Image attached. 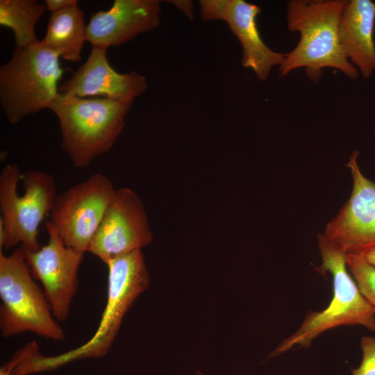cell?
I'll return each instance as SVG.
<instances>
[{"mask_svg":"<svg viewBox=\"0 0 375 375\" xmlns=\"http://www.w3.org/2000/svg\"><path fill=\"white\" fill-rule=\"evenodd\" d=\"M347 0H292L287 3L286 21L290 31L297 32L299 40L285 53L279 67L285 76L305 68L307 77L317 81L324 69L340 70L351 80L358 70L346 58L339 39V25Z\"/></svg>","mask_w":375,"mask_h":375,"instance_id":"obj_1","label":"cell"},{"mask_svg":"<svg viewBox=\"0 0 375 375\" xmlns=\"http://www.w3.org/2000/svg\"><path fill=\"white\" fill-rule=\"evenodd\" d=\"M106 265L107 300L94 335L85 343L62 354L46 356L37 352L27 365L31 374L51 371L81 359L102 358L109 352L126 313L148 288L150 279L141 250L117 256Z\"/></svg>","mask_w":375,"mask_h":375,"instance_id":"obj_2","label":"cell"},{"mask_svg":"<svg viewBox=\"0 0 375 375\" xmlns=\"http://www.w3.org/2000/svg\"><path fill=\"white\" fill-rule=\"evenodd\" d=\"M322 264L316 267L321 274L332 276L333 296L328 306L321 311H309L300 327L283 340L271 356L285 353L294 347H310L324 332L335 327L361 325L375 332V305L360 292L348 271L347 253L324 234L318 235Z\"/></svg>","mask_w":375,"mask_h":375,"instance_id":"obj_3","label":"cell"},{"mask_svg":"<svg viewBox=\"0 0 375 375\" xmlns=\"http://www.w3.org/2000/svg\"><path fill=\"white\" fill-rule=\"evenodd\" d=\"M132 104L106 97L60 94L50 109L59 122L61 148L74 166L86 167L112 149Z\"/></svg>","mask_w":375,"mask_h":375,"instance_id":"obj_4","label":"cell"},{"mask_svg":"<svg viewBox=\"0 0 375 375\" xmlns=\"http://www.w3.org/2000/svg\"><path fill=\"white\" fill-rule=\"evenodd\" d=\"M57 194L51 174L39 170L22 174L15 164L3 167L0 174V249L19 244L29 251L40 249L39 226L50 214Z\"/></svg>","mask_w":375,"mask_h":375,"instance_id":"obj_5","label":"cell"},{"mask_svg":"<svg viewBox=\"0 0 375 375\" xmlns=\"http://www.w3.org/2000/svg\"><path fill=\"white\" fill-rule=\"evenodd\" d=\"M59 60L40 41L28 48L16 47L0 67V103L11 124L51 108L60 94L58 83L65 72Z\"/></svg>","mask_w":375,"mask_h":375,"instance_id":"obj_6","label":"cell"},{"mask_svg":"<svg viewBox=\"0 0 375 375\" xmlns=\"http://www.w3.org/2000/svg\"><path fill=\"white\" fill-rule=\"evenodd\" d=\"M0 331L9 338L31 333L62 341L65 331L35 282L21 247L9 255L0 250Z\"/></svg>","mask_w":375,"mask_h":375,"instance_id":"obj_7","label":"cell"},{"mask_svg":"<svg viewBox=\"0 0 375 375\" xmlns=\"http://www.w3.org/2000/svg\"><path fill=\"white\" fill-rule=\"evenodd\" d=\"M115 190L106 175L96 173L90 176L57 194L46 225L67 247L88 252Z\"/></svg>","mask_w":375,"mask_h":375,"instance_id":"obj_8","label":"cell"},{"mask_svg":"<svg viewBox=\"0 0 375 375\" xmlns=\"http://www.w3.org/2000/svg\"><path fill=\"white\" fill-rule=\"evenodd\" d=\"M153 236L142 199L128 188L116 189L88 250L106 263L141 250Z\"/></svg>","mask_w":375,"mask_h":375,"instance_id":"obj_9","label":"cell"},{"mask_svg":"<svg viewBox=\"0 0 375 375\" xmlns=\"http://www.w3.org/2000/svg\"><path fill=\"white\" fill-rule=\"evenodd\" d=\"M46 228V245L37 251L21 247L33 276L42 285L54 317L62 322L69 315L78 290V272L85 253L67 247L50 226Z\"/></svg>","mask_w":375,"mask_h":375,"instance_id":"obj_10","label":"cell"},{"mask_svg":"<svg viewBox=\"0 0 375 375\" xmlns=\"http://www.w3.org/2000/svg\"><path fill=\"white\" fill-rule=\"evenodd\" d=\"M354 151L346 166L351 170V196L326 225L324 235L347 253H363L375 247V182L361 172Z\"/></svg>","mask_w":375,"mask_h":375,"instance_id":"obj_11","label":"cell"},{"mask_svg":"<svg viewBox=\"0 0 375 375\" xmlns=\"http://www.w3.org/2000/svg\"><path fill=\"white\" fill-rule=\"evenodd\" d=\"M203 20L226 22L239 40L242 65L250 68L260 81L267 79L272 69L283 63L285 53L271 49L262 40L256 19L260 8L244 0H201Z\"/></svg>","mask_w":375,"mask_h":375,"instance_id":"obj_12","label":"cell"},{"mask_svg":"<svg viewBox=\"0 0 375 375\" xmlns=\"http://www.w3.org/2000/svg\"><path fill=\"white\" fill-rule=\"evenodd\" d=\"M107 49L92 47L87 60L59 85V92L78 97H102L133 102L147 88L144 76L122 74L110 65Z\"/></svg>","mask_w":375,"mask_h":375,"instance_id":"obj_13","label":"cell"},{"mask_svg":"<svg viewBox=\"0 0 375 375\" xmlns=\"http://www.w3.org/2000/svg\"><path fill=\"white\" fill-rule=\"evenodd\" d=\"M160 12L158 0H115L108 10L91 15L86 40L92 47L107 49L119 46L157 28Z\"/></svg>","mask_w":375,"mask_h":375,"instance_id":"obj_14","label":"cell"},{"mask_svg":"<svg viewBox=\"0 0 375 375\" xmlns=\"http://www.w3.org/2000/svg\"><path fill=\"white\" fill-rule=\"evenodd\" d=\"M375 3L347 1L339 25V39L348 60L365 78L375 72Z\"/></svg>","mask_w":375,"mask_h":375,"instance_id":"obj_15","label":"cell"},{"mask_svg":"<svg viewBox=\"0 0 375 375\" xmlns=\"http://www.w3.org/2000/svg\"><path fill=\"white\" fill-rule=\"evenodd\" d=\"M84 12L78 6L51 13L41 42L60 58L71 62L81 59L86 40Z\"/></svg>","mask_w":375,"mask_h":375,"instance_id":"obj_16","label":"cell"},{"mask_svg":"<svg viewBox=\"0 0 375 375\" xmlns=\"http://www.w3.org/2000/svg\"><path fill=\"white\" fill-rule=\"evenodd\" d=\"M47 7L35 0H0V24L10 28L17 47L38 44L35 27Z\"/></svg>","mask_w":375,"mask_h":375,"instance_id":"obj_17","label":"cell"},{"mask_svg":"<svg viewBox=\"0 0 375 375\" xmlns=\"http://www.w3.org/2000/svg\"><path fill=\"white\" fill-rule=\"evenodd\" d=\"M347 265L362 294L375 305V266L362 253H347Z\"/></svg>","mask_w":375,"mask_h":375,"instance_id":"obj_18","label":"cell"},{"mask_svg":"<svg viewBox=\"0 0 375 375\" xmlns=\"http://www.w3.org/2000/svg\"><path fill=\"white\" fill-rule=\"evenodd\" d=\"M360 347L362 360L358 368L351 369L352 375H375V337H362Z\"/></svg>","mask_w":375,"mask_h":375,"instance_id":"obj_19","label":"cell"},{"mask_svg":"<svg viewBox=\"0 0 375 375\" xmlns=\"http://www.w3.org/2000/svg\"><path fill=\"white\" fill-rule=\"evenodd\" d=\"M46 7L51 13L78 5L76 0H46Z\"/></svg>","mask_w":375,"mask_h":375,"instance_id":"obj_20","label":"cell"},{"mask_svg":"<svg viewBox=\"0 0 375 375\" xmlns=\"http://www.w3.org/2000/svg\"><path fill=\"white\" fill-rule=\"evenodd\" d=\"M170 3L176 6L190 19H193V3L191 1H169Z\"/></svg>","mask_w":375,"mask_h":375,"instance_id":"obj_21","label":"cell"},{"mask_svg":"<svg viewBox=\"0 0 375 375\" xmlns=\"http://www.w3.org/2000/svg\"><path fill=\"white\" fill-rule=\"evenodd\" d=\"M366 260L375 266V247H373L362 253Z\"/></svg>","mask_w":375,"mask_h":375,"instance_id":"obj_22","label":"cell"}]
</instances>
